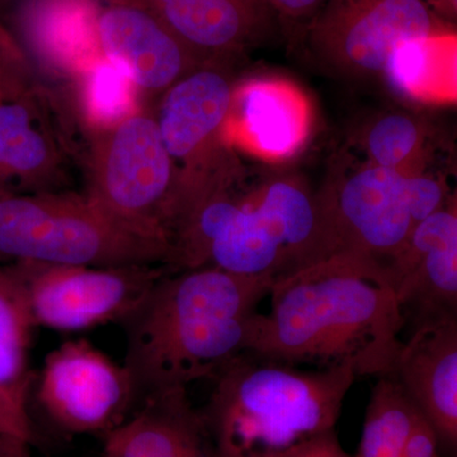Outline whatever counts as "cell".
<instances>
[{"label":"cell","mask_w":457,"mask_h":457,"mask_svg":"<svg viewBox=\"0 0 457 457\" xmlns=\"http://www.w3.org/2000/svg\"><path fill=\"white\" fill-rule=\"evenodd\" d=\"M270 311L249 324L245 353L318 369L348 366L357 378L393 371L407 324L383 267L335 253L276 279Z\"/></svg>","instance_id":"1"},{"label":"cell","mask_w":457,"mask_h":457,"mask_svg":"<svg viewBox=\"0 0 457 457\" xmlns=\"http://www.w3.org/2000/svg\"><path fill=\"white\" fill-rule=\"evenodd\" d=\"M276 279L218 267L170 270L130 317L128 356L137 400L215 378L245 353L249 324Z\"/></svg>","instance_id":"2"},{"label":"cell","mask_w":457,"mask_h":457,"mask_svg":"<svg viewBox=\"0 0 457 457\" xmlns=\"http://www.w3.org/2000/svg\"><path fill=\"white\" fill-rule=\"evenodd\" d=\"M332 254L317 194L276 179L253 194L219 186L198 198L171 240V270L212 266L275 279Z\"/></svg>","instance_id":"3"},{"label":"cell","mask_w":457,"mask_h":457,"mask_svg":"<svg viewBox=\"0 0 457 457\" xmlns=\"http://www.w3.org/2000/svg\"><path fill=\"white\" fill-rule=\"evenodd\" d=\"M357 378L348 366L305 370L240 353L200 411L222 457H282L335 429Z\"/></svg>","instance_id":"4"},{"label":"cell","mask_w":457,"mask_h":457,"mask_svg":"<svg viewBox=\"0 0 457 457\" xmlns=\"http://www.w3.org/2000/svg\"><path fill=\"white\" fill-rule=\"evenodd\" d=\"M170 243L114 220L86 195L0 189V263L170 266Z\"/></svg>","instance_id":"5"},{"label":"cell","mask_w":457,"mask_h":457,"mask_svg":"<svg viewBox=\"0 0 457 457\" xmlns=\"http://www.w3.org/2000/svg\"><path fill=\"white\" fill-rule=\"evenodd\" d=\"M453 195L431 173H403L365 163L337 174L317 194L332 254L352 253L385 267L420 222Z\"/></svg>","instance_id":"6"},{"label":"cell","mask_w":457,"mask_h":457,"mask_svg":"<svg viewBox=\"0 0 457 457\" xmlns=\"http://www.w3.org/2000/svg\"><path fill=\"white\" fill-rule=\"evenodd\" d=\"M86 196L114 220L171 246L177 170L155 117L137 112L96 132Z\"/></svg>","instance_id":"7"},{"label":"cell","mask_w":457,"mask_h":457,"mask_svg":"<svg viewBox=\"0 0 457 457\" xmlns=\"http://www.w3.org/2000/svg\"><path fill=\"white\" fill-rule=\"evenodd\" d=\"M33 326L78 332L125 321L170 270L165 264L60 266L5 263Z\"/></svg>","instance_id":"8"},{"label":"cell","mask_w":457,"mask_h":457,"mask_svg":"<svg viewBox=\"0 0 457 457\" xmlns=\"http://www.w3.org/2000/svg\"><path fill=\"white\" fill-rule=\"evenodd\" d=\"M442 31L428 0H326L306 25L305 47L321 71L362 80L383 77L400 42Z\"/></svg>","instance_id":"9"},{"label":"cell","mask_w":457,"mask_h":457,"mask_svg":"<svg viewBox=\"0 0 457 457\" xmlns=\"http://www.w3.org/2000/svg\"><path fill=\"white\" fill-rule=\"evenodd\" d=\"M234 88L228 65L201 64L162 95L154 117L177 170L174 224L204 189L230 174L219 152Z\"/></svg>","instance_id":"10"},{"label":"cell","mask_w":457,"mask_h":457,"mask_svg":"<svg viewBox=\"0 0 457 457\" xmlns=\"http://www.w3.org/2000/svg\"><path fill=\"white\" fill-rule=\"evenodd\" d=\"M36 395L62 431L104 437L128 420L137 400L128 368L86 339L62 343L47 354Z\"/></svg>","instance_id":"11"},{"label":"cell","mask_w":457,"mask_h":457,"mask_svg":"<svg viewBox=\"0 0 457 457\" xmlns=\"http://www.w3.org/2000/svg\"><path fill=\"white\" fill-rule=\"evenodd\" d=\"M97 37L102 56L149 95H163L201 65L141 0H107L99 5Z\"/></svg>","instance_id":"12"},{"label":"cell","mask_w":457,"mask_h":457,"mask_svg":"<svg viewBox=\"0 0 457 457\" xmlns=\"http://www.w3.org/2000/svg\"><path fill=\"white\" fill-rule=\"evenodd\" d=\"M405 319L457 315V209L453 196L420 222L385 267Z\"/></svg>","instance_id":"13"},{"label":"cell","mask_w":457,"mask_h":457,"mask_svg":"<svg viewBox=\"0 0 457 457\" xmlns=\"http://www.w3.org/2000/svg\"><path fill=\"white\" fill-rule=\"evenodd\" d=\"M437 436L440 447H457V315L414 324L390 372Z\"/></svg>","instance_id":"14"},{"label":"cell","mask_w":457,"mask_h":457,"mask_svg":"<svg viewBox=\"0 0 457 457\" xmlns=\"http://www.w3.org/2000/svg\"><path fill=\"white\" fill-rule=\"evenodd\" d=\"M311 101L302 89L281 78H255L234 88L224 143L269 161H285L311 137Z\"/></svg>","instance_id":"15"},{"label":"cell","mask_w":457,"mask_h":457,"mask_svg":"<svg viewBox=\"0 0 457 457\" xmlns=\"http://www.w3.org/2000/svg\"><path fill=\"white\" fill-rule=\"evenodd\" d=\"M200 64L228 65L260 42L272 11L263 0H141Z\"/></svg>","instance_id":"16"},{"label":"cell","mask_w":457,"mask_h":457,"mask_svg":"<svg viewBox=\"0 0 457 457\" xmlns=\"http://www.w3.org/2000/svg\"><path fill=\"white\" fill-rule=\"evenodd\" d=\"M143 402L134 417L104 436L102 457H222L187 390Z\"/></svg>","instance_id":"17"},{"label":"cell","mask_w":457,"mask_h":457,"mask_svg":"<svg viewBox=\"0 0 457 457\" xmlns=\"http://www.w3.org/2000/svg\"><path fill=\"white\" fill-rule=\"evenodd\" d=\"M44 111L29 88L0 104V189L56 192L62 183V150Z\"/></svg>","instance_id":"18"},{"label":"cell","mask_w":457,"mask_h":457,"mask_svg":"<svg viewBox=\"0 0 457 457\" xmlns=\"http://www.w3.org/2000/svg\"><path fill=\"white\" fill-rule=\"evenodd\" d=\"M97 0H29L21 29L37 55L78 74L102 57L97 37Z\"/></svg>","instance_id":"19"},{"label":"cell","mask_w":457,"mask_h":457,"mask_svg":"<svg viewBox=\"0 0 457 457\" xmlns=\"http://www.w3.org/2000/svg\"><path fill=\"white\" fill-rule=\"evenodd\" d=\"M381 78L405 101L431 104L455 101V33L446 29L400 42Z\"/></svg>","instance_id":"20"},{"label":"cell","mask_w":457,"mask_h":457,"mask_svg":"<svg viewBox=\"0 0 457 457\" xmlns=\"http://www.w3.org/2000/svg\"><path fill=\"white\" fill-rule=\"evenodd\" d=\"M35 328L25 302L4 263H0V394L29 418L32 374L29 351Z\"/></svg>","instance_id":"21"},{"label":"cell","mask_w":457,"mask_h":457,"mask_svg":"<svg viewBox=\"0 0 457 457\" xmlns=\"http://www.w3.org/2000/svg\"><path fill=\"white\" fill-rule=\"evenodd\" d=\"M420 414L393 376L378 378L370 394L359 449L352 457H403L405 438Z\"/></svg>","instance_id":"22"},{"label":"cell","mask_w":457,"mask_h":457,"mask_svg":"<svg viewBox=\"0 0 457 457\" xmlns=\"http://www.w3.org/2000/svg\"><path fill=\"white\" fill-rule=\"evenodd\" d=\"M427 140L422 119L407 111H389L366 123L359 143L365 163L414 174L422 173Z\"/></svg>","instance_id":"23"},{"label":"cell","mask_w":457,"mask_h":457,"mask_svg":"<svg viewBox=\"0 0 457 457\" xmlns=\"http://www.w3.org/2000/svg\"><path fill=\"white\" fill-rule=\"evenodd\" d=\"M79 75L84 116L96 130H107L137 113V89L104 56Z\"/></svg>","instance_id":"24"},{"label":"cell","mask_w":457,"mask_h":457,"mask_svg":"<svg viewBox=\"0 0 457 457\" xmlns=\"http://www.w3.org/2000/svg\"><path fill=\"white\" fill-rule=\"evenodd\" d=\"M31 418L22 416L0 394V457H32Z\"/></svg>","instance_id":"25"},{"label":"cell","mask_w":457,"mask_h":457,"mask_svg":"<svg viewBox=\"0 0 457 457\" xmlns=\"http://www.w3.org/2000/svg\"><path fill=\"white\" fill-rule=\"evenodd\" d=\"M282 457H352L338 440L335 429L303 442Z\"/></svg>","instance_id":"26"},{"label":"cell","mask_w":457,"mask_h":457,"mask_svg":"<svg viewBox=\"0 0 457 457\" xmlns=\"http://www.w3.org/2000/svg\"><path fill=\"white\" fill-rule=\"evenodd\" d=\"M272 13L290 22L308 25L326 0H263Z\"/></svg>","instance_id":"27"},{"label":"cell","mask_w":457,"mask_h":457,"mask_svg":"<svg viewBox=\"0 0 457 457\" xmlns=\"http://www.w3.org/2000/svg\"><path fill=\"white\" fill-rule=\"evenodd\" d=\"M21 49L11 32L0 22V74L22 71Z\"/></svg>","instance_id":"28"},{"label":"cell","mask_w":457,"mask_h":457,"mask_svg":"<svg viewBox=\"0 0 457 457\" xmlns=\"http://www.w3.org/2000/svg\"><path fill=\"white\" fill-rule=\"evenodd\" d=\"M29 88L25 82L23 71L0 74V104L7 98L13 97L18 93Z\"/></svg>","instance_id":"29"},{"label":"cell","mask_w":457,"mask_h":457,"mask_svg":"<svg viewBox=\"0 0 457 457\" xmlns=\"http://www.w3.org/2000/svg\"><path fill=\"white\" fill-rule=\"evenodd\" d=\"M432 8L437 12L438 16L455 18L457 12V0H428Z\"/></svg>","instance_id":"30"},{"label":"cell","mask_w":457,"mask_h":457,"mask_svg":"<svg viewBox=\"0 0 457 457\" xmlns=\"http://www.w3.org/2000/svg\"><path fill=\"white\" fill-rule=\"evenodd\" d=\"M5 3H7V0H0V9L3 8V5H4Z\"/></svg>","instance_id":"31"}]
</instances>
